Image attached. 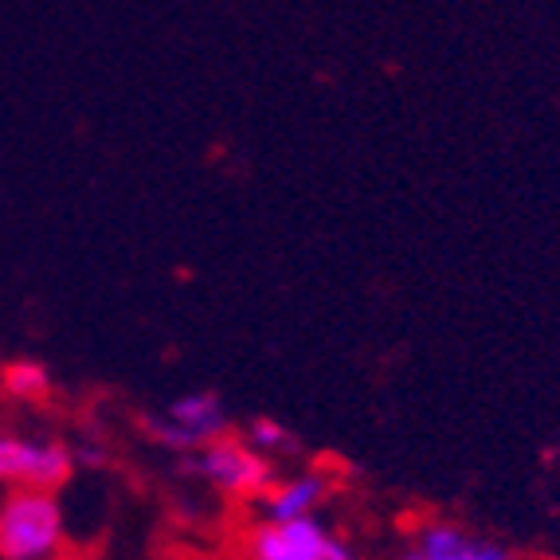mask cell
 <instances>
[{"label":"cell","mask_w":560,"mask_h":560,"mask_svg":"<svg viewBox=\"0 0 560 560\" xmlns=\"http://www.w3.org/2000/svg\"><path fill=\"white\" fill-rule=\"evenodd\" d=\"M63 541L56 490H9L0 498V560H51Z\"/></svg>","instance_id":"obj_1"},{"label":"cell","mask_w":560,"mask_h":560,"mask_svg":"<svg viewBox=\"0 0 560 560\" xmlns=\"http://www.w3.org/2000/svg\"><path fill=\"white\" fill-rule=\"evenodd\" d=\"M75 470V451L51 435L0 428V486L9 490H59Z\"/></svg>","instance_id":"obj_2"},{"label":"cell","mask_w":560,"mask_h":560,"mask_svg":"<svg viewBox=\"0 0 560 560\" xmlns=\"http://www.w3.org/2000/svg\"><path fill=\"white\" fill-rule=\"evenodd\" d=\"M192 470L208 478L220 494L232 498H262L275 486L271 458L255 451L247 440H235V435H220V440L192 451Z\"/></svg>","instance_id":"obj_3"},{"label":"cell","mask_w":560,"mask_h":560,"mask_svg":"<svg viewBox=\"0 0 560 560\" xmlns=\"http://www.w3.org/2000/svg\"><path fill=\"white\" fill-rule=\"evenodd\" d=\"M247 560H357V552L314 514L290 517V522H267L247 537Z\"/></svg>","instance_id":"obj_4"},{"label":"cell","mask_w":560,"mask_h":560,"mask_svg":"<svg viewBox=\"0 0 560 560\" xmlns=\"http://www.w3.org/2000/svg\"><path fill=\"white\" fill-rule=\"evenodd\" d=\"M145 428H150V435L161 447L192 455V451H200L205 443L228 435V416L215 393H185L168 404L165 416L145 420Z\"/></svg>","instance_id":"obj_5"},{"label":"cell","mask_w":560,"mask_h":560,"mask_svg":"<svg viewBox=\"0 0 560 560\" xmlns=\"http://www.w3.org/2000/svg\"><path fill=\"white\" fill-rule=\"evenodd\" d=\"M416 549L428 560H514V552L502 549L494 541H478L470 533H463L451 522H435L420 533Z\"/></svg>","instance_id":"obj_6"},{"label":"cell","mask_w":560,"mask_h":560,"mask_svg":"<svg viewBox=\"0 0 560 560\" xmlns=\"http://www.w3.org/2000/svg\"><path fill=\"white\" fill-rule=\"evenodd\" d=\"M326 478L322 475H299V478H287V482L271 486L267 490V517L271 522H290V517H306L314 514L326 498Z\"/></svg>","instance_id":"obj_7"},{"label":"cell","mask_w":560,"mask_h":560,"mask_svg":"<svg viewBox=\"0 0 560 560\" xmlns=\"http://www.w3.org/2000/svg\"><path fill=\"white\" fill-rule=\"evenodd\" d=\"M0 384H4V393L12 400H24V404H36L51 393V376L39 361H12L4 364V373H0Z\"/></svg>","instance_id":"obj_8"},{"label":"cell","mask_w":560,"mask_h":560,"mask_svg":"<svg viewBox=\"0 0 560 560\" xmlns=\"http://www.w3.org/2000/svg\"><path fill=\"white\" fill-rule=\"evenodd\" d=\"M247 443H252L255 451H262V455H271V451H290V447H294V440H290V431L282 428L279 420H271V416H255L252 428H247Z\"/></svg>","instance_id":"obj_9"},{"label":"cell","mask_w":560,"mask_h":560,"mask_svg":"<svg viewBox=\"0 0 560 560\" xmlns=\"http://www.w3.org/2000/svg\"><path fill=\"white\" fill-rule=\"evenodd\" d=\"M396 560H428V557H423L420 549H408V552H400V557H396Z\"/></svg>","instance_id":"obj_10"}]
</instances>
